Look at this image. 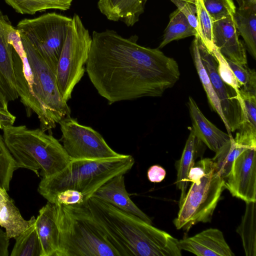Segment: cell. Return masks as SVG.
<instances>
[{
	"instance_id": "30",
	"label": "cell",
	"mask_w": 256,
	"mask_h": 256,
	"mask_svg": "<svg viewBox=\"0 0 256 256\" xmlns=\"http://www.w3.org/2000/svg\"><path fill=\"white\" fill-rule=\"evenodd\" d=\"M18 169L16 163L0 134V187L8 191L14 172Z\"/></svg>"
},
{
	"instance_id": "29",
	"label": "cell",
	"mask_w": 256,
	"mask_h": 256,
	"mask_svg": "<svg viewBox=\"0 0 256 256\" xmlns=\"http://www.w3.org/2000/svg\"><path fill=\"white\" fill-rule=\"evenodd\" d=\"M198 35L204 44L212 54L215 46L212 41L213 22L202 0H195Z\"/></svg>"
},
{
	"instance_id": "11",
	"label": "cell",
	"mask_w": 256,
	"mask_h": 256,
	"mask_svg": "<svg viewBox=\"0 0 256 256\" xmlns=\"http://www.w3.org/2000/svg\"><path fill=\"white\" fill-rule=\"evenodd\" d=\"M197 42L202 62L210 78L220 103L224 118L231 132L238 130L242 120V110L237 92L220 78L217 70V61L206 48L198 34Z\"/></svg>"
},
{
	"instance_id": "1",
	"label": "cell",
	"mask_w": 256,
	"mask_h": 256,
	"mask_svg": "<svg viewBox=\"0 0 256 256\" xmlns=\"http://www.w3.org/2000/svg\"><path fill=\"white\" fill-rule=\"evenodd\" d=\"M86 71L98 94L110 104L161 96L180 76L177 62L159 48L139 45L113 30L94 31Z\"/></svg>"
},
{
	"instance_id": "9",
	"label": "cell",
	"mask_w": 256,
	"mask_h": 256,
	"mask_svg": "<svg viewBox=\"0 0 256 256\" xmlns=\"http://www.w3.org/2000/svg\"><path fill=\"white\" fill-rule=\"evenodd\" d=\"M72 18L56 12L34 18H24L16 29L40 54L56 74L57 65Z\"/></svg>"
},
{
	"instance_id": "33",
	"label": "cell",
	"mask_w": 256,
	"mask_h": 256,
	"mask_svg": "<svg viewBox=\"0 0 256 256\" xmlns=\"http://www.w3.org/2000/svg\"><path fill=\"white\" fill-rule=\"evenodd\" d=\"M212 54L217 61V70L222 80L238 94L241 88L234 72L230 68L226 58L215 47Z\"/></svg>"
},
{
	"instance_id": "13",
	"label": "cell",
	"mask_w": 256,
	"mask_h": 256,
	"mask_svg": "<svg viewBox=\"0 0 256 256\" xmlns=\"http://www.w3.org/2000/svg\"><path fill=\"white\" fill-rule=\"evenodd\" d=\"M12 26L8 16L0 12V92L8 102L18 98L13 67L14 48L9 38Z\"/></svg>"
},
{
	"instance_id": "34",
	"label": "cell",
	"mask_w": 256,
	"mask_h": 256,
	"mask_svg": "<svg viewBox=\"0 0 256 256\" xmlns=\"http://www.w3.org/2000/svg\"><path fill=\"white\" fill-rule=\"evenodd\" d=\"M187 18L190 25L198 34L195 0H170Z\"/></svg>"
},
{
	"instance_id": "10",
	"label": "cell",
	"mask_w": 256,
	"mask_h": 256,
	"mask_svg": "<svg viewBox=\"0 0 256 256\" xmlns=\"http://www.w3.org/2000/svg\"><path fill=\"white\" fill-rule=\"evenodd\" d=\"M59 124L62 146L72 160L106 158L121 154L113 150L100 133L70 116Z\"/></svg>"
},
{
	"instance_id": "20",
	"label": "cell",
	"mask_w": 256,
	"mask_h": 256,
	"mask_svg": "<svg viewBox=\"0 0 256 256\" xmlns=\"http://www.w3.org/2000/svg\"><path fill=\"white\" fill-rule=\"evenodd\" d=\"M146 0H99L98 6L110 20H121L128 26H134L144 11Z\"/></svg>"
},
{
	"instance_id": "36",
	"label": "cell",
	"mask_w": 256,
	"mask_h": 256,
	"mask_svg": "<svg viewBox=\"0 0 256 256\" xmlns=\"http://www.w3.org/2000/svg\"><path fill=\"white\" fill-rule=\"evenodd\" d=\"M16 116L8 110V101L0 92V129L14 124Z\"/></svg>"
},
{
	"instance_id": "15",
	"label": "cell",
	"mask_w": 256,
	"mask_h": 256,
	"mask_svg": "<svg viewBox=\"0 0 256 256\" xmlns=\"http://www.w3.org/2000/svg\"><path fill=\"white\" fill-rule=\"evenodd\" d=\"M181 250L198 256H234L222 232L217 228H208L189 238L178 240Z\"/></svg>"
},
{
	"instance_id": "38",
	"label": "cell",
	"mask_w": 256,
	"mask_h": 256,
	"mask_svg": "<svg viewBox=\"0 0 256 256\" xmlns=\"http://www.w3.org/2000/svg\"><path fill=\"white\" fill-rule=\"evenodd\" d=\"M9 240L6 232L0 228V256H8Z\"/></svg>"
},
{
	"instance_id": "2",
	"label": "cell",
	"mask_w": 256,
	"mask_h": 256,
	"mask_svg": "<svg viewBox=\"0 0 256 256\" xmlns=\"http://www.w3.org/2000/svg\"><path fill=\"white\" fill-rule=\"evenodd\" d=\"M17 92L26 115L35 114L40 128L50 130L71 110L58 90L56 74L16 28L10 34Z\"/></svg>"
},
{
	"instance_id": "21",
	"label": "cell",
	"mask_w": 256,
	"mask_h": 256,
	"mask_svg": "<svg viewBox=\"0 0 256 256\" xmlns=\"http://www.w3.org/2000/svg\"><path fill=\"white\" fill-rule=\"evenodd\" d=\"M190 134L186 140L182 156L179 160L176 163L177 170V178L176 184L178 189L180 190L179 206L184 198L188 186V174L190 170L195 164L196 158L203 152L202 142L194 134L192 128Z\"/></svg>"
},
{
	"instance_id": "17",
	"label": "cell",
	"mask_w": 256,
	"mask_h": 256,
	"mask_svg": "<svg viewBox=\"0 0 256 256\" xmlns=\"http://www.w3.org/2000/svg\"><path fill=\"white\" fill-rule=\"evenodd\" d=\"M188 106L196 136L215 153L230 142L232 134H226L215 126L202 113L192 98L190 96Z\"/></svg>"
},
{
	"instance_id": "4",
	"label": "cell",
	"mask_w": 256,
	"mask_h": 256,
	"mask_svg": "<svg viewBox=\"0 0 256 256\" xmlns=\"http://www.w3.org/2000/svg\"><path fill=\"white\" fill-rule=\"evenodd\" d=\"M134 164L132 156L122 154L106 158L72 160L59 172L42 178L38 191L52 203L58 193L76 190L83 194L86 201L105 182L116 175L125 174Z\"/></svg>"
},
{
	"instance_id": "5",
	"label": "cell",
	"mask_w": 256,
	"mask_h": 256,
	"mask_svg": "<svg viewBox=\"0 0 256 256\" xmlns=\"http://www.w3.org/2000/svg\"><path fill=\"white\" fill-rule=\"evenodd\" d=\"M55 204L58 229L55 256H120L94 218L86 201Z\"/></svg>"
},
{
	"instance_id": "32",
	"label": "cell",
	"mask_w": 256,
	"mask_h": 256,
	"mask_svg": "<svg viewBox=\"0 0 256 256\" xmlns=\"http://www.w3.org/2000/svg\"><path fill=\"white\" fill-rule=\"evenodd\" d=\"M240 88L244 90L256 94V72L246 65L236 63L226 58Z\"/></svg>"
},
{
	"instance_id": "39",
	"label": "cell",
	"mask_w": 256,
	"mask_h": 256,
	"mask_svg": "<svg viewBox=\"0 0 256 256\" xmlns=\"http://www.w3.org/2000/svg\"><path fill=\"white\" fill-rule=\"evenodd\" d=\"M238 2L239 4V6L241 5L243 2L244 0H236Z\"/></svg>"
},
{
	"instance_id": "35",
	"label": "cell",
	"mask_w": 256,
	"mask_h": 256,
	"mask_svg": "<svg viewBox=\"0 0 256 256\" xmlns=\"http://www.w3.org/2000/svg\"><path fill=\"white\" fill-rule=\"evenodd\" d=\"M84 202V198L82 193L76 190L66 189L58 193L52 203L68 206L80 204Z\"/></svg>"
},
{
	"instance_id": "8",
	"label": "cell",
	"mask_w": 256,
	"mask_h": 256,
	"mask_svg": "<svg viewBox=\"0 0 256 256\" xmlns=\"http://www.w3.org/2000/svg\"><path fill=\"white\" fill-rule=\"evenodd\" d=\"M92 38L78 15L74 14L58 59L56 76L62 98L68 102L76 85L83 76Z\"/></svg>"
},
{
	"instance_id": "18",
	"label": "cell",
	"mask_w": 256,
	"mask_h": 256,
	"mask_svg": "<svg viewBox=\"0 0 256 256\" xmlns=\"http://www.w3.org/2000/svg\"><path fill=\"white\" fill-rule=\"evenodd\" d=\"M237 98L242 110V120L234 140L250 148H256V94L239 90Z\"/></svg>"
},
{
	"instance_id": "27",
	"label": "cell",
	"mask_w": 256,
	"mask_h": 256,
	"mask_svg": "<svg viewBox=\"0 0 256 256\" xmlns=\"http://www.w3.org/2000/svg\"><path fill=\"white\" fill-rule=\"evenodd\" d=\"M170 18L162 40L158 48L164 47L173 40L198 34L186 16L178 9L172 12Z\"/></svg>"
},
{
	"instance_id": "14",
	"label": "cell",
	"mask_w": 256,
	"mask_h": 256,
	"mask_svg": "<svg viewBox=\"0 0 256 256\" xmlns=\"http://www.w3.org/2000/svg\"><path fill=\"white\" fill-rule=\"evenodd\" d=\"M238 35L233 18L213 22L214 46L226 58L238 64L246 65V50Z\"/></svg>"
},
{
	"instance_id": "19",
	"label": "cell",
	"mask_w": 256,
	"mask_h": 256,
	"mask_svg": "<svg viewBox=\"0 0 256 256\" xmlns=\"http://www.w3.org/2000/svg\"><path fill=\"white\" fill-rule=\"evenodd\" d=\"M35 223L41 242L42 256H55L58 242L55 204L48 202L39 210Z\"/></svg>"
},
{
	"instance_id": "37",
	"label": "cell",
	"mask_w": 256,
	"mask_h": 256,
	"mask_svg": "<svg viewBox=\"0 0 256 256\" xmlns=\"http://www.w3.org/2000/svg\"><path fill=\"white\" fill-rule=\"evenodd\" d=\"M166 175V170L158 165H153L148 170L147 176L148 180L152 182H161Z\"/></svg>"
},
{
	"instance_id": "25",
	"label": "cell",
	"mask_w": 256,
	"mask_h": 256,
	"mask_svg": "<svg viewBox=\"0 0 256 256\" xmlns=\"http://www.w3.org/2000/svg\"><path fill=\"white\" fill-rule=\"evenodd\" d=\"M245 212L236 229L246 256H256V202H246Z\"/></svg>"
},
{
	"instance_id": "6",
	"label": "cell",
	"mask_w": 256,
	"mask_h": 256,
	"mask_svg": "<svg viewBox=\"0 0 256 256\" xmlns=\"http://www.w3.org/2000/svg\"><path fill=\"white\" fill-rule=\"evenodd\" d=\"M2 130L4 142L18 168L28 169L38 176L47 178L60 172L72 160L62 144L40 128L12 124Z\"/></svg>"
},
{
	"instance_id": "31",
	"label": "cell",
	"mask_w": 256,
	"mask_h": 256,
	"mask_svg": "<svg viewBox=\"0 0 256 256\" xmlns=\"http://www.w3.org/2000/svg\"><path fill=\"white\" fill-rule=\"evenodd\" d=\"M212 22L233 18L236 7L232 0H202Z\"/></svg>"
},
{
	"instance_id": "22",
	"label": "cell",
	"mask_w": 256,
	"mask_h": 256,
	"mask_svg": "<svg viewBox=\"0 0 256 256\" xmlns=\"http://www.w3.org/2000/svg\"><path fill=\"white\" fill-rule=\"evenodd\" d=\"M35 220L34 216L24 220L7 190L0 187V226L5 228L9 238H15Z\"/></svg>"
},
{
	"instance_id": "26",
	"label": "cell",
	"mask_w": 256,
	"mask_h": 256,
	"mask_svg": "<svg viewBox=\"0 0 256 256\" xmlns=\"http://www.w3.org/2000/svg\"><path fill=\"white\" fill-rule=\"evenodd\" d=\"M35 222L36 220L15 238L10 256H42L41 242Z\"/></svg>"
},
{
	"instance_id": "7",
	"label": "cell",
	"mask_w": 256,
	"mask_h": 256,
	"mask_svg": "<svg viewBox=\"0 0 256 256\" xmlns=\"http://www.w3.org/2000/svg\"><path fill=\"white\" fill-rule=\"evenodd\" d=\"M205 172L192 182L179 206L177 217L173 222L178 230L188 232L198 222H210L225 189L224 180L210 158H203Z\"/></svg>"
},
{
	"instance_id": "23",
	"label": "cell",
	"mask_w": 256,
	"mask_h": 256,
	"mask_svg": "<svg viewBox=\"0 0 256 256\" xmlns=\"http://www.w3.org/2000/svg\"><path fill=\"white\" fill-rule=\"evenodd\" d=\"M234 20L249 52L256 59V0H244L236 8Z\"/></svg>"
},
{
	"instance_id": "16",
	"label": "cell",
	"mask_w": 256,
	"mask_h": 256,
	"mask_svg": "<svg viewBox=\"0 0 256 256\" xmlns=\"http://www.w3.org/2000/svg\"><path fill=\"white\" fill-rule=\"evenodd\" d=\"M124 175L118 174L109 179L101 186L92 196L152 224L151 218L140 210L131 200L126 188Z\"/></svg>"
},
{
	"instance_id": "3",
	"label": "cell",
	"mask_w": 256,
	"mask_h": 256,
	"mask_svg": "<svg viewBox=\"0 0 256 256\" xmlns=\"http://www.w3.org/2000/svg\"><path fill=\"white\" fill-rule=\"evenodd\" d=\"M90 210L120 256H180L178 240L140 218L94 196Z\"/></svg>"
},
{
	"instance_id": "28",
	"label": "cell",
	"mask_w": 256,
	"mask_h": 256,
	"mask_svg": "<svg viewBox=\"0 0 256 256\" xmlns=\"http://www.w3.org/2000/svg\"><path fill=\"white\" fill-rule=\"evenodd\" d=\"M15 11L21 14H34L50 9L66 10L72 0H4Z\"/></svg>"
},
{
	"instance_id": "24",
	"label": "cell",
	"mask_w": 256,
	"mask_h": 256,
	"mask_svg": "<svg viewBox=\"0 0 256 256\" xmlns=\"http://www.w3.org/2000/svg\"><path fill=\"white\" fill-rule=\"evenodd\" d=\"M191 53L198 76L206 92L208 102L212 110L218 114L222 120L228 134H232V132L230 130L222 112L220 101L214 90L208 75L202 62L198 48L196 35L194 36L192 42Z\"/></svg>"
},
{
	"instance_id": "12",
	"label": "cell",
	"mask_w": 256,
	"mask_h": 256,
	"mask_svg": "<svg viewBox=\"0 0 256 256\" xmlns=\"http://www.w3.org/2000/svg\"><path fill=\"white\" fill-rule=\"evenodd\" d=\"M224 188L246 203L256 202V148H250L234 161L224 178Z\"/></svg>"
}]
</instances>
